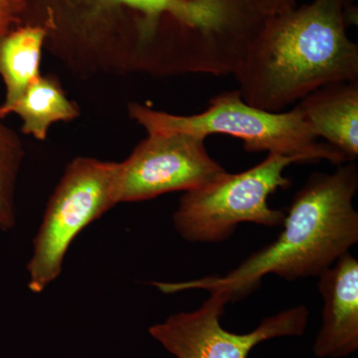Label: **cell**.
Wrapping results in <instances>:
<instances>
[{"label": "cell", "mask_w": 358, "mask_h": 358, "mask_svg": "<svg viewBox=\"0 0 358 358\" xmlns=\"http://www.w3.org/2000/svg\"><path fill=\"white\" fill-rule=\"evenodd\" d=\"M21 25L74 74H201L253 20L261 0H21Z\"/></svg>", "instance_id": "cell-1"}, {"label": "cell", "mask_w": 358, "mask_h": 358, "mask_svg": "<svg viewBox=\"0 0 358 358\" xmlns=\"http://www.w3.org/2000/svg\"><path fill=\"white\" fill-rule=\"evenodd\" d=\"M355 0H313L275 14L235 77L245 102L279 113L327 85L358 80V45L348 29Z\"/></svg>", "instance_id": "cell-2"}, {"label": "cell", "mask_w": 358, "mask_h": 358, "mask_svg": "<svg viewBox=\"0 0 358 358\" xmlns=\"http://www.w3.org/2000/svg\"><path fill=\"white\" fill-rule=\"evenodd\" d=\"M357 189L355 162L341 164L333 173H313L294 195L282 221L284 230L273 243L224 277L154 285L166 294L192 289L223 292L234 301L258 288L267 275L287 281L319 277L357 243L358 213L353 205Z\"/></svg>", "instance_id": "cell-3"}, {"label": "cell", "mask_w": 358, "mask_h": 358, "mask_svg": "<svg viewBox=\"0 0 358 358\" xmlns=\"http://www.w3.org/2000/svg\"><path fill=\"white\" fill-rule=\"evenodd\" d=\"M128 110L148 134L182 133L205 138L225 134L243 141L248 152L281 155L298 164H348L341 152L320 143L296 106L289 112H268L245 102L238 89L212 96L208 108L196 115L169 114L140 103H129Z\"/></svg>", "instance_id": "cell-4"}, {"label": "cell", "mask_w": 358, "mask_h": 358, "mask_svg": "<svg viewBox=\"0 0 358 358\" xmlns=\"http://www.w3.org/2000/svg\"><path fill=\"white\" fill-rule=\"evenodd\" d=\"M292 157L268 154L255 166L239 173L226 171L196 189L185 192L173 214L176 232L192 243H218L228 239L241 223L266 227L282 225L286 213L272 208L268 197L291 181L287 167Z\"/></svg>", "instance_id": "cell-5"}, {"label": "cell", "mask_w": 358, "mask_h": 358, "mask_svg": "<svg viewBox=\"0 0 358 358\" xmlns=\"http://www.w3.org/2000/svg\"><path fill=\"white\" fill-rule=\"evenodd\" d=\"M117 162L80 157L71 160L48 200L28 261V289L40 294L60 277L78 235L117 205Z\"/></svg>", "instance_id": "cell-6"}, {"label": "cell", "mask_w": 358, "mask_h": 358, "mask_svg": "<svg viewBox=\"0 0 358 358\" xmlns=\"http://www.w3.org/2000/svg\"><path fill=\"white\" fill-rule=\"evenodd\" d=\"M210 293L197 310L174 313L150 327V336L176 358H248L263 341L301 336L307 329L308 308L296 306L266 317L250 333H231L221 324L229 296L223 292Z\"/></svg>", "instance_id": "cell-7"}, {"label": "cell", "mask_w": 358, "mask_h": 358, "mask_svg": "<svg viewBox=\"0 0 358 358\" xmlns=\"http://www.w3.org/2000/svg\"><path fill=\"white\" fill-rule=\"evenodd\" d=\"M129 157L117 162V204L190 192L226 173L207 152L202 136L182 133L148 134Z\"/></svg>", "instance_id": "cell-8"}, {"label": "cell", "mask_w": 358, "mask_h": 358, "mask_svg": "<svg viewBox=\"0 0 358 358\" xmlns=\"http://www.w3.org/2000/svg\"><path fill=\"white\" fill-rule=\"evenodd\" d=\"M319 277L324 308L313 355L348 357L358 350V261L348 252Z\"/></svg>", "instance_id": "cell-9"}, {"label": "cell", "mask_w": 358, "mask_h": 358, "mask_svg": "<svg viewBox=\"0 0 358 358\" xmlns=\"http://www.w3.org/2000/svg\"><path fill=\"white\" fill-rule=\"evenodd\" d=\"M317 138L338 150L346 162L358 157V80L327 85L296 103Z\"/></svg>", "instance_id": "cell-10"}, {"label": "cell", "mask_w": 358, "mask_h": 358, "mask_svg": "<svg viewBox=\"0 0 358 358\" xmlns=\"http://www.w3.org/2000/svg\"><path fill=\"white\" fill-rule=\"evenodd\" d=\"M46 31L36 25H20L0 38V77L6 86V98L0 105V117L9 110L26 90L40 76Z\"/></svg>", "instance_id": "cell-11"}, {"label": "cell", "mask_w": 358, "mask_h": 358, "mask_svg": "<svg viewBox=\"0 0 358 358\" xmlns=\"http://www.w3.org/2000/svg\"><path fill=\"white\" fill-rule=\"evenodd\" d=\"M10 114L20 117L23 134L43 141L52 124L74 121L80 115V109L68 99L57 78L41 75L14 103Z\"/></svg>", "instance_id": "cell-12"}, {"label": "cell", "mask_w": 358, "mask_h": 358, "mask_svg": "<svg viewBox=\"0 0 358 358\" xmlns=\"http://www.w3.org/2000/svg\"><path fill=\"white\" fill-rule=\"evenodd\" d=\"M25 150L20 134L0 117V231L9 232L17 223L16 187Z\"/></svg>", "instance_id": "cell-13"}, {"label": "cell", "mask_w": 358, "mask_h": 358, "mask_svg": "<svg viewBox=\"0 0 358 358\" xmlns=\"http://www.w3.org/2000/svg\"><path fill=\"white\" fill-rule=\"evenodd\" d=\"M22 13L21 0H0V38L21 25Z\"/></svg>", "instance_id": "cell-14"}]
</instances>
